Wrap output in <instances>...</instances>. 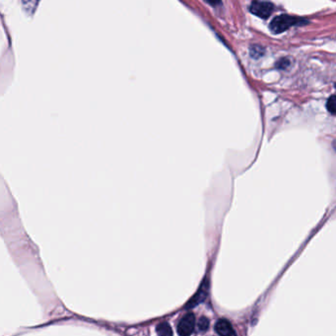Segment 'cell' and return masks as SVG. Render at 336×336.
<instances>
[{
    "mask_svg": "<svg viewBox=\"0 0 336 336\" xmlns=\"http://www.w3.org/2000/svg\"><path fill=\"white\" fill-rule=\"evenodd\" d=\"M305 23H307V21L297 18V17H293L289 15H281L272 20V22L270 24V29L274 33L278 34V33H282L286 31L287 29L291 28L293 26L302 25Z\"/></svg>",
    "mask_w": 336,
    "mask_h": 336,
    "instance_id": "6da1fadb",
    "label": "cell"
},
{
    "mask_svg": "<svg viewBox=\"0 0 336 336\" xmlns=\"http://www.w3.org/2000/svg\"><path fill=\"white\" fill-rule=\"evenodd\" d=\"M273 4L268 1H261V0H254L249 7V10L252 14L256 15L260 18H268L273 12Z\"/></svg>",
    "mask_w": 336,
    "mask_h": 336,
    "instance_id": "7a4b0ae2",
    "label": "cell"
},
{
    "mask_svg": "<svg viewBox=\"0 0 336 336\" xmlns=\"http://www.w3.org/2000/svg\"><path fill=\"white\" fill-rule=\"evenodd\" d=\"M195 327V316L193 314H186L178 324V333L179 335H190Z\"/></svg>",
    "mask_w": 336,
    "mask_h": 336,
    "instance_id": "3957f363",
    "label": "cell"
},
{
    "mask_svg": "<svg viewBox=\"0 0 336 336\" xmlns=\"http://www.w3.org/2000/svg\"><path fill=\"white\" fill-rule=\"evenodd\" d=\"M216 332L221 336L236 335L235 330L233 329L231 323L227 319H220L215 324Z\"/></svg>",
    "mask_w": 336,
    "mask_h": 336,
    "instance_id": "277c9868",
    "label": "cell"
},
{
    "mask_svg": "<svg viewBox=\"0 0 336 336\" xmlns=\"http://www.w3.org/2000/svg\"><path fill=\"white\" fill-rule=\"evenodd\" d=\"M156 331H157L159 335H173V330H172L170 324L167 323V322L160 323L156 327Z\"/></svg>",
    "mask_w": 336,
    "mask_h": 336,
    "instance_id": "5b68a950",
    "label": "cell"
},
{
    "mask_svg": "<svg viewBox=\"0 0 336 336\" xmlns=\"http://www.w3.org/2000/svg\"><path fill=\"white\" fill-rule=\"evenodd\" d=\"M326 108L332 114H336V96H331L326 104Z\"/></svg>",
    "mask_w": 336,
    "mask_h": 336,
    "instance_id": "8992f818",
    "label": "cell"
},
{
    "mask_svg": "<svg viewBox=\"0 0 336 336\" xmlns=\"http://www.w3.org/2000/svg\"><path fill=\"white\" fill-rule=\"evenodd\" d=\"M38 4V0H23V6L27 11H34Z\"/></svg>",
    "mask_w": 336,
    "mask_h": 336,
    "instance_id": "52a82bcc",
    "label": "cell"
},
{
    "mask_svg": "<svg viewBox=\"0 0 336 336\" xmlns=\"http://www.w3.org/2000/svg\"><path fill=\"white\" fill-rule=\"evenodd\" d=\"M197 327L200 331H206L209 327V320L206 317L202 316L197 321Z\"/></svg>",
    "mask_w": 336,
    "mask_h": 336,
    "instance_id": "ba28073f",
    "label": "cell"
},
{
    "mask_svg": "<svg viewBox=\"0 0 336 336\" xmlns=\"http://www.w3.org/2000/svg\"><path fill=\"white\" fill-rule=\"evenodd\" d=\"M208 3H210L211 5H214V6H216V5H219L220 3H221V0H206Z\"/></svg>",
    "mask_w": 336,
    "mask_h": 336,
    "instance_id": "9c48e42d",
    "label": "cell"
},
{
    "mask_svg": "<svg viewBox=\"0 0 336 336\" xmlns=\"http://www.w3.org/2000/svg\"><path fill=\"white\" fill-rule=\"evenodd\" d=\"M333 148H334V150H336V140L333 141Z\"/></svg>",
    "mask_w": 336,
    "mask_h": 336,
    "instance_id": "30bf717a",
    "label": "cell"
}]
</instances>
